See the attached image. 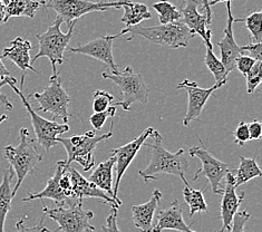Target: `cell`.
Wrapping results in <instances>:
<instances>
[{
	"mask_svg": "<svg viewBox=\"0 0 262 232\" xmlns=\"http://www.w3.org/2000/svg\"><path fill=\"white\" fill-rule=\"evenodd\" d=\"M151 136L153 143H144V145L152 150L151 160H149L147 166L139 172L143 180L148 182L158 179L162 174H173L182 180L184 185H190L185 179V172L189 168V162L184 156V150L180 149L178 152L174 153L168 151L163 146V137L157 130H154Z\"/></svg>",
	"mask_w": 262,
	"mask_h": 232,
	"instance_id": "cell-1",
	"label": "cell"
},
{
	"mask_svg": "<svg viewBox=\"0 0 262 232\" xmlns=\"http://www.w3.org/2000/svg\"><path fill=\"white\" fill-rule=\"evenodd\" d=\"M4 156L17 177L16 184L12 189V198H15L24 180L29 174H34L42 156L37 150L36 140L30 139L29 131L26 128L19 130V143L17 146H5Z\"/></svg>",
	"mask_w": 262,
	"mask_h": 232,
	"instance_id": "cell-2",
	"label": "cell"
},
{
	"mask_svg": "<svg viewBox=\"0 0 262 232\" xmlns=\"http://www.w3.org/2000/svg\"><path fill=\"white\" fill-rule=\"evenodd\" d=\"M126 34L130 35L127 38V41L132 40L136 36H141L153 44H159V45H163L173 49L186 47L189 45L190 40L195 37V34L186 27L182 22L160 25V26L153 27H145L137 25L134 27H125L117 35L118 37H121Z\"/></svg>",
	"mask_w": 262,
	"mask_h": 232,
	"instance_id": "cell-3",
	"label": "cell"
},
{
	"mask_svg": "<svg viewBox=\"0 0 262 232\" xmlns=\"http://www.w3.org/2000/svg\"><path fill=\"white\" fill-rule=\"evenodd\" d=\"M77 22H73L68 25V31L64 34L60 30V26L63 24V20L57 16L53 25L48 27V29L43 34L37 35V39H38L39 45V52L37 53L32 62H35L37 59L41 57H47L52 62L53 67V75H58L57 72V65H61L66 62V58L64 57V53L66 48L68 47L71 39L74 35V28L76 26Z\"/></svg>",
	"mask_w": 262,
	"mask_h": 232,
	"instance_id": "cell-4",
	"label": "cell"
},
{
	"mask_svg": "<svg viewBox=\"0 0 262 232\" xmlns=\"http://www.w3.org/2000/svg\"><path fill=\"white\" fill-rule=\"evenodd\" d=\"M114 123L111 124V130L105 134L96 135L95 131H89L85 134L74 135L72 137H57V142L63 144L67 152L66 165H71L73 162H77L82 165L85 172L90 171L95 164L94 152L99 143L108 140L113 136Z\"/></svg>",
	"mask_w": 262,
	"mask_h": 232,
	"instance_id": "cell-5",
	"label": "cell"
},
{
	"mask_svg": "<svg viewBox=\"0 0 262 232\" xmlns=\"http://www.w3.org/2000/svg\"><path fill=\"white\" fill-rule=\"evenodd\" d=\"M102 77L108 79L118 87L123 101L117 102L114 106H121L124 111H129L130 106L135 102L146 104L148 102L149 89L140 73H136L132 67L126 66L124 71L115 73L104 72Z\"/></svg>",
	"mask_w": 262,
	"mask_h": 232,
	"instance_id": "cell-6",
	"label": "cell"
},
{
	"mask_svg": "<svg viewBox=\"0 0 262 232\" xmlns=\"http://www.w3.org/2000/svg\"><path fill=\"white\" fill-rule=\"evenodd\" d=\"M43 215L49 217L58 224V228L54 232H95V227L90 223L94 218V213L91 210L83 209V202L77 201L70 206H56L49 209L41 202Z\"/></svg>",
	"mask_w": 262,
	"mask_h": 232,
	"instance_id": "cell-7",
	"label": "cell"
},
{
	"mask_svg": "<svg viewBox=\"0 0 262 232\" xmlns=\"http://www.w3.org/2000/svg\"><path fill=\"white\" fill-rule=\"evenodd\" d=\"M127 0H118V2H99L93 3L90 0H47L45 9H53L56 11L63 23L70 25L73 22H77L90 12L107 11L110 9L122 8Z\"/></svg>",
	"mask_w": 262,
	"mask_h": 232,
	"instance_id": "cell-8",
	"label": "cell"
},
{
	"mask_svg": "<svg viewBox=\"0 0 262 232\" xmlns=\"http://www.w3.org/2000/svg\"><path fill=\"white\" fill-rule=\"evenodd\" d=\"M14 92L17 94L21 102L26 109L28 115L30 116V120H32V125L36 134V142L39 144L40 146L43 147L45 151H49L52 147L57 145V137L63 135L66 132L70 131V126L68 124H58L55 121H49L46 118L41 117L38 113H37L33 106L27 101L26 96L24 95L21 89H18L16 84L11 83L9 84Z\"/></svg>",
	"mask_w": 262,
	"mask_h": 232,
	"instance_id": "cell-9",
	"label": "cell"
},
{
	"mask_svg": "<svg viewBox=\"0 0 262 232\" xmlns=\"http://www.w3.org/2000/svg\"><path fill=\"white\" fill-rule=\"evenodd\" d=\"M33 98L38 103V110L51 113L54 118H61L64 124H68L71 114L68 113L71 96L61 85V78L55 75L49 78V85L45 87L42 93H34Z\"/></svg>",
	"mask_w": 262,
	"mask_h": 232,
	"instance_id": "cell-10",
	"label": "cell"
},
{
	"mask_svg": "<svg viewBox=\"0 0 262 232\" xmlns=\"http://www.w3.org/2000/svg\"><path fill=\"white\" fill-rule=\"evenodd\" d=\"M190 156L192 158H198L201 162V168L195 172L194 177H193V181H198L200 177H205L210 182L212 191L215 194L223 193V187L221 185L222 179L226 175L231 172L229 165L227 163H223L220 160H217L215 156L209 152L207 149L204 147L203 144L200 146H193L189 151Z\"/></svg>",
	"mask_w": 262,
	"mask_h": 232,
	"instance_id": "cell-11",
	"label": "cell"
},
{
	"mask_svg": "<svg viewBox=\"0 0 262 232\" xmlns=\"http://www.w3.org/2000/svg\"><path fill=\"white\" fill-rule=\"evenodd\" d=\"M153 132H154L153 128H147L146 130L142 132V134H140L139 136L135 137L134 140L125 144V145L111 150V155H114L116 159V162H115L116 179H115V184L113 187V196L115 199H118L117 193H118V190H120V183H121L122 177L127 170V167L130 165V163L133 162L134 158L136 156V154L139 153L141 147L144 145L147 137H149L153 134Z\"/></svg>",
	"mask_w": 262,
	"mask_h": 232,
	"instance_id": "cell-12",
	"label": "cell"
},
{
	"mask_svg": "<svg viewBox=\"0 0 262 232\" xmlns=\"http://www.w3.org/2000/svg\"><path fill=\"white\" fill-rule=\"evenodd\" d=\"M202 8L201 0H183L180 8L181 22L195 35H199L204 40L205 47H213L211 43V30L208 25L211 23L205 14H200L198 8Z\"/></svg>",
	"mask_w": 262,
	"mask_h": 232,
	"instance_id": "cell-13",
	"label": "cell"
},
{
	"mask_svg": "<svg viewBox=\"0 0 262 232\" xmlns=\"http://www.w3.org/2000/svg\"><path fill=\"white\" fill-rule=\"evenodd\" d=\"M118 38V35H106L98 37L85 45H79L78 47L70 48V52L75 54H82L85 56L95 58L110 68V72H117V66L114 61L113 56V44Z\"/></svg>",
	"mask_w": 262,
	"mask_h": 232,
	"instance_id": "cell-14",
	"label": "cell"
},
{
	"mask_svg": "<svg viewBox=\"0 0 262 232\" xmlns=\"http://www.w3.org/2000/svg\"><path fill=\"white\" fill-rule=\"evenodd\" d=\"M177 89L185 90L186 93H188V111H186V114L183 118V125L184 126H189L192 121L196 120L201 115L204 105L207 104L208 99L214 91L220 89V86L214 84L210 89H201V87L198 86L195 81L184 79L182 83L177 85Z\"/></svg>",
	"mask_w": 262,
	"mask_h": 232,
	"instance_id": "cell-15",
	"label": "cell"
},
{
	"mask_svg": "<svg viewBox=\"0 0 262 232\" xmlns=\"http://www.w3.org/2000/svg\"><path fill=\"white\" fill-rule=\"evenodd\" d=\"M66 170L70 174V178L72 181V191H73V199L75 201H82L86 198H95L99 199L102 201L108 203L113 208H120L122 204L110 197L107 193H105L103 190L98 189V187L93 184L86 178H84L82 174L76 168H74L72 165H66Z\"/></svg>",
	"mask_w": 262,
	"mask_h": 232,
	"instance_id": "cell-16",
	"label": "cell"
},
{
	"mask_svg": "<svg viewBox=\"0 0 262 232\" xmlns=\"http://www.w3.org/2000/svg\"><path fill=\"white\" fill-rule=\"evenodd\" d=\"M234 183L235 181L233 171H231L226 175V185H224L223 193L221 194L222 201L220 217L222 220V227L216 232H226L231 230V223H232L235 213L238 212L242 200L245 198V191H241L239 196L236 194V187Z\"/></svg>",
	"mask_w": 262,
	"mask_h": 232,
	"instance_id": "cell-17",
	"label": "cell"
},
{
	"mask_svg": "<svg viewBox=\"0 0 262 232\" xmlns=\"http://www.w3.org/2000/svg\"><path fill=\"white\" fill-rule=\"evenodd\" d=\"M227 10H228V20L227 26L224 28V37L219 40L217 45L221 51V62L226 68L228 74L235 70V60L243 54L241 46L235 43L234 36H233V24L234 19L232 15V10H231V3H227Z\"/></svg>",
	"mask_w": 262,
	"mask_h": 232,
	"instance_id": "cell-18",
	"label": "cell"
},
{
	"mask_svg": "<svg viewBox=\"0 0 262 232\" xmlns=\"http://www.w3.org/2000/svg\"><path fill=\"white\" fill-rule=\"evenodd\" d=\"M65 160L58 161L56 163V167H55V173L53 177L48 180L46 186L40 192L37 193H29L26 198L23 199V202H29L33 201V200H42V199H51L55 202V204L57 206H64L66 204H74L72 203L70 200L67 199V197L64 194L63 190L59 185V180L61 174L64 172L65 168ZM76 203V202H75Z\"/></svg>",
	"mask_w": 262,
	"mask_h": 232,
	"instance_id": "cell-19",
	"label": "cell"
},
{
	"mask_svg": "<svg viewBox=\"0 0 262 232\" xmlns=\"http://www.w3.org/2000/svg\"><path fill=\"white\" fill-rule=\"evenodd\" d=\"M164 230H176L178 232H195L191 230L183 219V211L178 200H173L168 208L161 210L157 216L151 232H162Z\"/></svg>",
	"mask_w": 262,
	"mask_h": 232,
	"instance_id": "cell-20",
	"label": "cell"
},
{
	"mask_svg": "<svg viewBox=\"0 0 262 232\" xmlns=\"http://www.w3.org/2000/svg\"><path fill=\"white\" fill-rule=\"evenodd\" d=\"M32 49L33 45L29 40L23 39L21 37H16L10 43L9 47L4 48L0 57L10 59L21 72L32 71L34 73H38L32 66V58H30V51Z\"/></svg>",
	"mask_w": 262,
	"mask_h": 232,
	"instance_id": "cell-21",
	"label": "cell"
},
{
	"mask_svg": "<svg viewBox=\"0 0 262 232\" xmlns=\"http://www.w3.org/2000/svg\"><path fill=\"white\" fill-rule=\"evenodd\" d=\"M162 198L160 190H154L147 202L132 206V219L135 227L141 232H151L154 213Z\"/></svg>",
	"mask_w": 262,
	"mask_h": 232,
	"instance_id": "cell-22",
	"label": "cell"
},
{
	"mask_svg": "<svg viewBox=\"0 0 262 232\" xmlns=\"http://www.w3.org/2000/svg\"><path fill=\"white\" fill-rule=\"evenodd\" d=\"M115 156L111 155L107 161L99 163L98 166L87 180L92 182L93 184H95L98 189L105 191L110 197L113 198L115 201L122 204L121 200L115 199L113 196V171L115 167Z\"/></svg>",
	"mask_w": 262,
	"mask_h": 232,
	"instance_id": "cell-23",
	"label": "cell"
},
{
	"mask_svg": "<svg viewBox=\"0 0 262 232\" xmlns=\"http://www.w3.org/2000/svg\"><path fill=\"white\" fill-rule=\"evenodd\" d=\"M14 171L9 166L5 170L3 175V181L0 183V232L5 231V222L8 212L11 209L12 201V187L11 182L14 178Z\"/></svg>",
	"mask_w": 262,
	"mask_h": 232,
	"instance_id": "cell-24",
	"label": "cell"
},
{
	"mask_svg": "<svg viewBox=\"0 0 262 232\" xmlns=\"http://www.w3.org/2000/svg\"><path fill=\"white\" fill-rule=\"evenodd\" d=\"M122 9H124V15L121 20L126 25V27L137 26L143 20L152 18L151 12L148 11L147 6L144 4L133 3L127 0L125 5L122 6Z\"/></svg>",
	"mask_w": 262,
	"mask_h": 232,
	"instance_id": "cell-25",
	"label": "cell"
},
{
	"mask_svg": "<svg viewBox=\"0 0 262 232\" xmlns=\"http://www.w3.org/2000/svg\"><path fill=\"white\" fill-rule=\"evenodd\" d=\"M40 6L37 0H9L6 6V22L12 17L34 18Z\"/></svg>",
	"mask_w": 262,
	"mask_h": 232,
	"instance_id": "cell-26",
	"label": "cell"
},
{
	"mask_svg": "<svg viewBox=\"0 0 262 232\" xmlns=\"http://www.w3.org/2000/svg\"><path fill=\"white\" fill-rule=\"evenodd\" d=\"M262 172L259 167L257 161L254 159L245 158V156H240V165L236 170V174L234 177L235 181V187H239L240 185L247 183L252 179L261 178Z\"/></svg>",
	"mask_w": 262,
	"mask_h": 232,
	"instance_id": "cell-27",
	"label": "cell"
},
{
	"mask_svg": "<svg viewBox=\"0 0 262 232\" xmlns=\"http://www.w3.org/2000/svg\"><path fill=\"white\" fill-rule=\"evenodd\" d=\"M202 190H194L190 185H185L183 189V197L190 209V219L193 218L196 212H208V204L205 202Z\"/></svg>",
	"mask_w": 262,
	"mask_h": 232,
	"instance_id": "cell-28",
	"label": "cell"
},
{
	"mask_svg": "<svg viewBox=\"0 0 262 232\" xmlns=\"http://www.w3.org/2000/svg\"><path fill=\"white\" fill-rule=\"evenodd\" d=\"M204 62L205 65H207L208 70L213 74V76L215 78V84L219 85L220 87L226 85L229 74L222 65L221 60L214 55L213 47H207V54H205Z\"/></svg>",
	"mask_w": 262,
	"mask_h": 232,
	"instance_id": "cell-29",
	"label": "cell"
},
{
	"mask_svg": "<svg viewBox=\"0 0 262 232\" xmlns=\"http://www.w3.org/2000/svg\"><path fill=\"white\" fill-rule=\"evenodd\" d=\"M153 9L158 12L161 25H168L181 22V14L179 9L167 0H161L152 5Z\"/></svg>",
	"mask_w": 262,
	"mask_h": 232,
	"instance_id": "cell-30",
	"label": "cell"
},
{
	"mask_svg": "<svg viewBox=\"0 0 262 232\" xmlns=\"http://www.w3.org/2000/svg\"><path fill=\"white\" fill-rule=\"evenodd\" d=\"M245 22L247 29L250 31L254 43H261L262 40V12L255 11L250 16L243 19H234V23Z\"/></svg>",
	"mask_w": 262,
	"mask_h": 232,
	"instance_id": "cell-31",
	"label": "cell"
},
{
	"mask_svg": "<svg viewBox=\"0 0 262 232\" xmlns=\"http://www.w3.org/2000/svg\"><path fill=\"white\" fill-rule=\"evenodd\" d=\"M114 101V96L111 93L103 91V90H96L93 94V101H92V109L94 113H101L107 110L111 103Z\"/></svg>",
	"mask_w": 262,
	"mask_h": 232,
	"instance_id": "cell-32",
	"label": "cell"
},
{
	"mask_svg": "<svg viewBox=\"0 0 262 232\" xmlns=\"http://www.w3.org/2000/svg\"><path fill=\"white\" fill-rule=\"evenodd\" d=\"M247 92L252 94L257 87L261 84L262 80V61L257 60L253 65L252 70L247 74Z\"/></svg>",
	"mask_w": 262,
	"mask_h": 232,
	"instance_id": "cell-33",
	"label": "cell"
},
{
	"mask_svg": "<svg viewBox=\"0 0 262 232\" xmlns=\"http://www.w3.org/2000/svg\"><path fill=\"white\" fill-rule=\"evenodd\" d=\"M116 106L112 105L110 106V108L104 111V112H101V113H94L91 117H90V121H91V124L93 125V128H94L96 131H99L102 130L104 124L106 123V121H107L108 117H112L115 115L116 113Z\"/></svg>",
	"mask_w": 262,
	"mask_h": 232,
	"instance_id": "cell-34",
	"label": "cell"
},
{
	"mask_svg": "<svg viewBox=\"0 0 262 232\" xmlns=\"http://www.w3.org/2000/svg\"><path fill=\"white\" fill-rule=\"evenodd\" d=\"M249 219H250V215L249 212L243 210V211H238L235 213V216L232 220L233 227L231 228L230 232H249L247 230H245L246 223L248 222Z\"/></svg>",
	"mask_w": 262,
	"mask_h": 232,
	"instance_id": "cell-35",
	"label": "cell"
},
{
	"mask_svg": "<svg viewBox=\"0 0 262 232\" xmlns=\"http://www.w3.org/2000/svg\"><path fill=\"white\" fill-rule=\"evenodd\" d=\"M255 61L257 60L252 58L251 56L241 55L240 57H238V59L235 60V68L243 75V77H246L247 74L252 70Z\"/></svg>",
	"mask_w": 262,
	"mask_h": 232,
	"instance_id": "cell-36",
	"label": "cell"
},
{
	"mask_svg": "<svg viewBox=\"0 0 262 232\" xmlns=\"http://www.w3.org/2000/svg\"><path fill=\"white\" fill-rule=\"evenodd\" d=\"M234 141L239 146H243L247 142L250 141V134H249L248 123L240 122L238 126L234 130Z\"/></svg>",
	"mask_w": 262,
	"mask_h": 232,
	"instance_id": "cell-37",
	"label": "cell"
},
{
	"mask_svg": "<svg viewBox=\"0 0 262 232\" xmlns=\"http://www.w3.org/2000/svg\"><path fill=\"white\" fill-rule=\"evenodd\" d=\"M117 208L111 206L110 215L106 219L105 224L102 227L103 232H121L117 227Z\"/></svg>",
	"mask_w": 262,
	"mask_h": 232,
	"instance_id": "cell-38",
	"label": "cell"
},
{
	"mask_svg": "<svg viewBox=\"0 0 262 232\" xmlns=\"http://www.w3.org/2000/svg\"><path fill=\"white\" fill-rule=\"evenodd\" d=\"M241 49L245 52H248L251 55V57L255 60L262 61V44L261 43H250L247 46H241Z\"/></svg>",
	"mask_w": 262,
	"mask_h": 232,
	"instance_id": "cell-39",
	"label": "cell"
},
{
	"mask_svg": "<svg viewBox=\"0 0 262 232\" xmlns=\"http://www.w3.org/2000/svg\"><path fill=\"white\" fill-rule=\"evenodd\" d=\"M11 83H14V84L17 83L16 78L12 77V76L6 77L3 80H0V103H2L5 106V109L8 110V111H12V109H14V106H12V104L9 102V99L7 98V96H6L5 94L2 93V87L5 86V85H9Z\"/></svg>",
	"mask_w": 262,
	"mask_h": 232,
	"instance_id": "cell-40",
	"label": "cell"
},
{
	"mask_svg": "<svg viewBox=\"0 0 262 232\" xmlns=\"http://www.w3.org/2000/svg\"><path fill=\"white\" fill-rule=\"evenodd\" d=\"M43 228V217L40 219V222L38 224L34 225V227H27L24 222V219L18 220L16 223V231L15 232H41Z\"/></svg>",
	"mask_w": 262,
	"mask_h": 232,
	"instance_id": "cell-41",
	"label": "cell"
},
{
	"mask_svg": "<svg viewBox=\"0 0 262 232\" xmlns=\"http://www.w3.org/2000/svg\"><path fill=\"white\" fill-rule=\"evenodd\" d=\"M250 140H259L262 136V124L258 120H253L248 124Z\"/></svg>",
	"mask_w": 262,
	"mask_h": 232,
	"instance_id": "cell-42",
	"label": "cell"
},
{
	"mask_svg": "<svg viewBox=\"0 0 262 232\" xmlns=\"http://www.w3.org/2000/svg\"><path fill=\"white\" fill-rule=\"evenodd\" d=\"M201 3H202V9L205 11L204 14L208 16L209 22L212 23V12H211V9H210L211 7L209 5V0H201Z\"/></svg>",
	"mask_w": 262,
	"mask_h": 232,
	"instance_id": "cell-43",
	"label": "cell"
},
{
	"mask_svg": "<svg viewBox=\"0 0 262 232\" xmlns=\"http://www.w3.org/2000/svg\"><path fill=\"white\" fill-rule=\"evenodd\" d=\"M10 76V72L6 68V66L4 65V62L2 60V57H0V80H3L6 77Z\"/></svg>",
	"mask_w": 262,
	"mask_h": 232,
	"instance_id": "cell-44",
	"label": "cell"
},
{
	"mask_svg": "<svg viewBox=\"0 0 262 232\" xmlns=\"http://www.w3.org/2000/svg\"><path fill=\"white\" fill-rule=\"evenodd\" d=\"M6 23V6L0 3V25Z\"/></svg>",
	"mask_w": 262,
	"mask_h": 232,
	"instance_id": "cell-45",
	"label": "cell"
},
{
	"mask_svg": "<svg viewBox=\"0 0 262 232\" xmlns=\"http://www.w3.org/2000/svg\"><path fill=\"white\" fill-rule=\"evenodd\" d=\"M233 0H211V2H209V5L210 7L211 6H214L216 4H220V3H232Z\"/></svg>",
	"mask_w": 262,
	"mask_h": 232,
	"instance_id": "cell-46",
	"label": "cell"
},
{
	"mask_svg": "<svg viewBox=\"0 0 262 232\" xmlns=\"http://www.w3.org/2000/svg\"><path fill=\"white\" fill-rule=\"evenodd\" d=\"M7 118H8V116L5 115V114H3L2 116H0V125L3 124V122H5L6 120H7Z\"/></svg>",
	"mask_w": 262,
	"mask_h": 232,
	"instance_id": "cell-47",
	"label": "cell"
},
{
	"mask_svg": "<svg viewBox=\"0 0 262 232\" xmlns=\"http://www.w3.org/2000/svg\"><path fill=\"white\" fill-rule=\"evenodd\" d=\"M0 3L4 4L5 6H7V5H8V3H9V0H0Z\"/></svg>",
	"mask_w": 262,
	"mask_h": 232,
	"instance_id": "cell-48",
	"label": "cell"
},
{
	"mask_svg": "<svg viewBox=\"0 0 262 232\" xmlns=\"http://www.w3.org/2000/svg\"><path fill=\"white\" fill-rule=\"evenodd\" d=\"M41 232H53V231H51V230H48L46 227H43L42 229H41Z\"/></svg>",
	"mask_w": 262,
	"mask_h": 232,
	"instance_id": "cell-49",
	"label": "cell"
},
{
	"mask_svg": "<svg viewBox=\"0 0 262 232\" xmlns=\"http://www.w3.org/2000/svg\"><path fill=\"white\" fill-rule=\"evenodd\" d=\"M46 2H47V0H40V2H39V3H40V5H41V6H45Z\"/></svg>",
	"mask_w": 262,
	"mask_h": 232,
	"instance_id": "cell-50",
	"label": "cell"
}]
</instances>
